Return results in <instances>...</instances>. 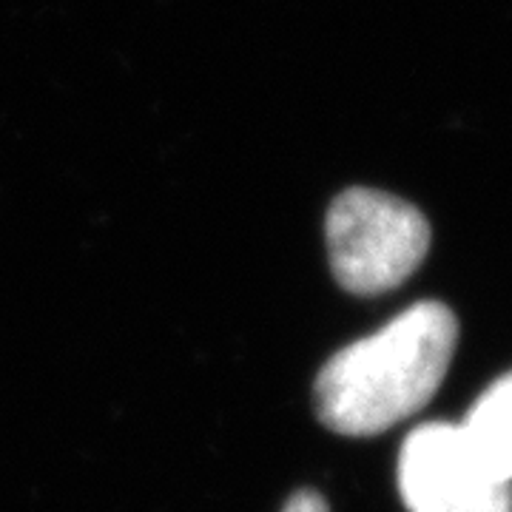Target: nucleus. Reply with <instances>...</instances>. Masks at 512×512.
<instances>
[{
  "instance_id": "nucleus-5",
  "label": "nucleus",
  "mask_w": 512,
  "mask_h": 512,
  "mask_svg": "<svg viewBox=\"0 0 512 512\" xmlns=\"http://www.w3.org/2000/svg\"><path fill=\"white\" fill-rule=\"evenodd\" d=\"M282 512H328V501L319 493H313V490H302V493L288 498Z\"/></svg>"
},
{
  "instance_id": "nucleus-1",
  "label": "nucleus",
  "mask_w": 512,
  "mask_h": 512,
  "mask_svg": "<svg viewBox=\"0 0 512 512\" xmlns=\"http://www.w3.org/2000/svg\"><path fill=\"white\" fill-rule=\"evenodd\" d=\"M456 342L458 319L444 302L410 305L319 370L313 387L319 419L342 436L384 433L433 399Z\"/></svg>"
},
{
  "instance_id": "nucleus-3",
  "label": "nucleus",
  "mask_w": 512,
  "mask_h": 512,
  "mask_svg": "<svg viewBox=\"0 0 512 512\" xmlns=\"http://www.w3.org/2000/svg\"><path fill=\"white\" fill-rule=\"evenodd\" d=\"M399 490L410 512H512V481L481 456L464 424H421L404 439Z\"/></svg>"
},
{
  "instance_id": "nucleus-2",
  "label": "nucleus",
  "mask_w": 512,
  "mask_h": 512,
  "mask_svg": "<svg viewBox=\"0 0 512 512\" xmlns=\"http://www.w3.org/2000/svg\"><path fill=\"white\" fill-rule=\"evenodd\" d=\"M328 248L336 282L376 296L399 288L430 248V225L416 205L373 188L342 191L328 211Z\"/></svg>"
},
{
  "instance_id": "nucleus-4",
  "label": "nucleus",
  "mask_w": 512,
  "mask_h": 512,
  "mask_svg": "<svg viewBox=\"0 0 512 512\" xmlns=\"http://www.w3.org/2000/svg\"><path fill=\"white\" fill-rule=\"evenodd\" d=\"M464 430L495 473L512 481V373L481 393Z\"/></svg>"
}]
</instances>
